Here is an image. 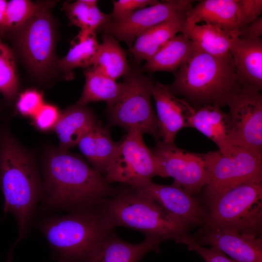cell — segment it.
I'll use <instances>...</instances> for the list:
<instances>
[{
  "instance_id": "obj_1",
  "label": "cell",
  "mask_w": 262,
  "mask_h": 262,
  "mask_svg": "<svg viewBox=\"0 0 262 262\" xmlns=\"http://www.w3.org/2000/svg\"><path fill=\"white\" fill-rule=\"evenodd\" d=\"M43 176L40 202L48 210L70 212L86 207L103 201L120 189L107 183L81 157L61 149L49 153Z\"/></svg>"
},
{
  "instance_id": "obj_2",
  "label": "cell",
  "mask_w": 262,
  "mask_h": 262,
  "mask_svg": "<svg viewBox=\"0 0 262 262\" xmlns=\"http://www.w3.org/2000/svg\"><path fill=\"white\" fill-rule=\"evenodd\" d=\"M0 186L4 196V217L13 214L18 237L28 233L38 203L42 183L33 159L5 131L0 133Z\"/></svg>"
},
{
  "instance_id": "obj_3",
  "label": "cell",
  "mask_w": 262,
  "mask_h": 262,
  "mask_svg": "<svg viewBox=\"0 0 262 262\" xmlns=\"http://www.w3.org/2000/svg\"><path fill=\"white\" fill-rule=\"evenodd\" d=\"M69 212L44 219L38 228L59 262H89L114 228L103 201Z\"/></svg>"
},
{
  "instance_id": "obj_4",
  "label": "cell",
  "mask_w": 262,
  "mask_h": 262,
  "mask_svg": "<svg viewBox=\"0 0 262 262\" xmlns=\"http://www.w3.org/2000/svg\"><path fill=\"white\" fill-rule=\"evenodd\" d=\"M174 75L170 89L194 107L226 106L228 98L241 85L231 56H213L193 46Z\"/></svg>"
},
{
  "instance_id": "obj_5",
  "label": "cell",
  "mask_w": 262,
  "mask_h": 262,
  "mask_svg": "<svg viewBox=\"0 0 262 262\" xmlns=\"http://www.w3.org/2000/svg\"><path fill=\"white\" fill-rule=\"evenodd\" d=\"M103 204L114 228L136 230L161 242L173 240L180 244L191 230L158 204L130 187L120 189L104 200Z\"/></svg>"
},
{
  "instance_id": "obj_6",
  "label": "cell",
  "mask_w": 262,
  "mask_h": 262,
  "mask_svg": "<svg viewBox=\"0 0 262 262\" xmlns=\"http://www.w3.org/2000/svg\"><path fill=\"white\" fill-rule=\"evenodd\" d=\"M206 208L203 225L262 237V174L227 191Z\"/></svg>"
},
{
  "instance_id": "obj_7",
  "label": "cell",
  "mask_w": 262,
  "mask_h": 262,
  "mask_svg": "<svg viewBox=\"0 0 262 262\" xmlns=\"http://www.w3.org/2000/svg\"><path fill=\"white\" fill-rule=\"evenodd\" d=\"M123 79L124 89L121 95L107 105L109 124L120 126L127 132L148 133L156 142L160 141L157 119L151 103L154 84L152 78L144 75L141 68L133 65Z\"/></svg>"
},
{
  "instance_id": "obj_8",
  "label": "cell",
  "mask_w": 262,
  "mask_h": 262,
  "mask_svg": "<svg viewBox=\"0 0 262 262\" xmlns=\"http://www.w3.org/2000/svg\"><path fill=\"white\" fill-rule=\"evenodd\" d=\"M156 142L150 149L156 162L157 176L173 178L174 184L192 196L199 194L208 182L210 169L218 150L197 153L181 149L174 143Z\"/></svg>"
},
{
  "instance_id": "obj_9",
  "label": "cell",
  "mask_w": 262,
  "mask_h": 262,
  "mask_svg": "<svg viewBox=\"0 0 262 262\" xmlns=\"http://www.w3.org/2000/svg\"><path fill=\"white\" fill-rule=\"evenodd\" d=\"M143 135L136 131H129L118 142L104 175L107 183L118 182L136 189L157 176L156 160Z\"/></svg>"
},
{
  "instance_id": "obj_10",
  "label": "cell",
  "mask_w": 262,
  "mask_h": 262,
  "mask_svg": "<svg viewBox=\"0 0 262 262\" xmlns=\"http://www.w3.org/2000/svg\"><path fill=\"white\" fill-rule=\"evenodd\" d=\"M229 111V140L234 146L262 156V95L241 85L226 102Z\"/></svg>"
},
{
  "instance_id": "obj_11",
  "label": "cell",
  "mask_w": 262,
  "mask_h": 262,
  "mask_svg": "<svg viewBox=\"0 0 262 262\" xmlns=\"http://www.w3.org/2000/svg\"><path fill=\"white\" fill-rule=\"evenodd\" d=\"M260 174H262V156L237 147L226 154L218 150L210 169L208 182L202 190L204 205L206 207L227 191Z\"/></svg>"
},
{
  "instance_id": "obj_12",
  "label": "cell",
  "mask_w": 262,
  "mask_h": 262,
  "mask_svg": "<svg viewBox=\"0 0 262 262\" xmlns=\"http://www.w3.org/2000/svg\"><path fill=\"white\" fill-rule=\"evenodd\" d=\"M47 4H39L33 16L18 31L19 49L30 68L43 76L54 62V32Z\"/></svg>"
},
{
  "instance_id": "obj_13",
  "label": "cell",
  "mask_w": 262,
  "mask_h": 262,
  "mask_svg": "<svg viewBox=\"0 0 262 262\" xmlns=\"http://www.w3.org/2000/svg\"><path fill=\"white\" fill-rule=\"evenodd\" d=\"M262 12V0H201L187 12L183 30L205 22L224 30L240 31Z\"/></svg>"
},
{
  "instance_id": "obj_14",
  "label": "cell",
  "mask_w": 262,
  "mask_h": 262,
  "mask_svg": "<svg viewBox=\"0 0 262 262\" xmlns=\"http://www.w3.org/2000/svg\"><path fill=\"white\" fill-rule=\"evenodd\" d=\"M193 2L191 0L159 1L138 10L123 19L110 21L100 27L98 31L124 42L130 49L141 33L178 13L188 11L194 6Z\"/></svg>"
},
{
  "instance_id": "obj_15",
  "label": "cell",
  "mask_w": 262,
  "mask_h": 262,
  "mask_svg": "<svg viewBox=\"0 0 262 262\" xmlns=\"http://www.w3.org/2000/svg\"><path fill=\"white\" fill-rule=\"evenodd\" d=\"M135 189L158 204L191 229L204 223L206 206L180 186L174 183L162 185L150 181Z\"/></svg>"
},
{
  "instance_id": "obj_16",
  "label": "cell",
  "mask_w": 262,
  "mask_h": 262,
  "mask_svg": "<svg viewBox=\"0 0 262 262\" xmlns=\"http://www.w3.org/2000/svg\"><path fill=\"white\" fill-rule=\"evenodd\" d=\"M191 236L199 245L218 249L235 262H262V237L205 225Z\"/></svg>"
},
{
  "instance_id": "obj_17",
  "label": "cell",
  "mask_w": 262,
  "mask_h": 262,
  "mask_svg": "<svg viewBox=\"0 0 262 262\" xmlns=\"http://www.w3.org/2000/svg\"><path fill=\"white\" fill-rule=\"evenodd\" d=\"M157 111V119L161 138L166 143H173L177 133L189 127L188 121L193 107L184 98H178L169 85L158 82L152 90Z\"/></svg>"
},
{
  "instance_id": "obj_18",
  "label": "cell",
  "mask_w": 262,
  "mask_h": 262,
  "mask_svg": "<svg viewBox=\"0 0 262 262\" xmlns=\"http://www.w3.org/2000/svg\"><path fill=\"white\" fill-rule=\"evenodd\" d=\"M235 73L241 85L262 89V38H233L230 47Z\"/></svg>"
},
{
  "instance_id": "obj_19",
  "label": "cell",
  "mask_w": 262,
  "mask_h": 262,
  "mask_svg": "<svg viewBox=\"0 0 262 262\" xmlns=\"http://www.w3.org/2000/svg\"><path fill=\"white\" fill-rule=\"evenodd\" d=\"M188 124L189 127L197 130L213 142L222 154L229 153L236 147L229 140L228 113L220 107L212 105L193 107Z\"/></svg>"
},
{
  "instance_id": "obj_20",
  "label": "cell",
  "mask_w": 262,
  "mask_h": 262,
  "mask_svg": "<svg viewBox=\"0 0 262 262\" xmlns=\"http://www.w3.org/2000/svg\"><path fill=\"white\" fill-rule=\"evenodd\" d=\"M188 11L178 13L141 33L135 39L130 52L137 64L150 59L167 42L184 27Z\"/></svg>"
},
{
  "instance_id": "obj_21",
  "label": "cell",
  "mask_w": 262,
  "mask_h": 262,
  "mask_svg": "<svg viewBox=\"0 0 262 262\" xmlns=\"http://www.w3.org/2000/svg\"><path fill=\"white\" fill-rule=\"evenodd\" d=\"M162 242L145 237L139 244H131L119 238L111 231L103 239L89 262H138L146 254L159 251Z\"/></svg>"
},
{
  "instance_id": "obj_22",
  "label": "cell",
  "mask_w": 262,
  "mask_h": 262,
  "mask_svg": "<svg viewBox=\"0 0 262 262\" xmlns=\"http://www.w3.org/2000/svg\"><path fill=\"white\" fill-rule=\"evenodd\" d=\"M98 123L93 112L85 106L76 104L69 107L60 115L54 127L60 149L66 151L78 145L84 134Z\"/></svg>"
},
{
  "instance_id": "obj_23",
  "label": "cell",
  "mask_w": 262,
  "mask_h": 262,
  "mask_svg": "<svg viewBox=\"0 0 262 262\" xmlns=\"http://www.w3.org/2000/svg\"><path fill=\"white\" fill-rule=\"evenodd\" d=\"M117 144L112 140L109 130L98 123L84 134L78 145L92 167L104 177Z\"/></svg>"
},
{
  "instance_id": "obj_24",
  "label": "cell",
  "mask_w": 262,
  "mask_h": 262,
  "mask_svg": "<svg viewBox=\"0 0 262 262\" xmlns=\"http://www.w3.org/2000/svg\"><path fill=\"white\" fill-rule=\"evenodd\" d=\"M181 33L192 41L195 48L213 56L227 57L231 56L230 44L240 31H228L205 23L196 24Z\"/></svg>"
},
{
  "instance_id": "obj_25",
  "label": "cell",
  "mask_w": 262,
  "mask_h": 262,
  "mask_svg": "<svg viewBox=\"0 0 262 262\" xmlns=\"http://www.w3.org/2000/svg\"><path fill=\"white\" fill-rule=\"evenodd\" d=\"M192 41L180 33L161 48L141 68L152 73L165 71L175 74L190 53Z\"/></svg>"
},
{
  "instance_id": "obj_26",
  "label": "cell",
  "mask_w": 262,
  "mask_h": 262,
  "mask_svg": "<svg viewBox=\"0 0 262 262\" xmlns=\"http://www.w3.org/2000/svg\"><path fill=\"white\" fill-rule=\"evenodd\" d=\"M99 45L95 32L80 30L67 54L58 61L59 67L68 79L72 78L74 68L93 66Z\"/></svg>"
},
{
  "instance_id": "obj_27",
  "label": "cell",
  "mask_w": 262,
  "mask_h": 262,
  "mask_svg": "<svg viewBox=\"0 0 262 262\" xmlns=\"http://www.w3.org/2000/svg\"><path fill=\"white\" fill-rule=\"evenodd\" d=\"M102 42L99 45L92 68L116 81L125 75L130 65L125 50L113 36L102 33Z\"/></svg>"
},
{
  "instance_id": "obj_28",
  "label": "cell",
  "mask_w": 262,
  "mask_h": 262,
  "mask_svg": "<svg viewBox=\"0 0 262 262\" xmlns=\"http://www.w3.org/2000/svg\"><path fill=\"white\" fill-rule=\"evenodd\" d=\"M85 82L82 94L77 104L85 106L93 101H103L110 104L121 95L124 89L123 82L103 75L92 67L84 72Z\"/></svg>"
},
{
  "instance_id": "obj_29",
  "label": "cell",
  "mask_w": 262,
  "mask_h": 262,
  "mask_svg": "<svg viewBox=\"0 0 262 262\" xmlns=\"http://www.w3.org/2000/svg\"><path fill=\"white\" fill-rule=\"evenodd\" d=\"M97 0H78L74 2H66L63 9L70 24L95 32L102 25L111 21L110 14L102 12L98 8Z\"/></svg>"
},
{
  "instance_id": "obj_30",
  "label": "cell",
  "mask_w": 262,
  "mask_h": 262,
  "mask_svg": "<svg viewBox=\"0 0 262 262\" xmlns=\"http://www.w3.org/2000/svg\"><path fill=\"white\" fill-rule=\"evenodd\" d=\"M38 5L28 0H12L7 2L0 24V35L17 31L33 16Z\"/></svg>"
},
{
  "instance_id": "obj_31",
  "label": "cell",
  "mask_w": 262,
  "mask_h": 262,
  "mask_svg": "<svg viewBox=\"0 0 262 262\" xmlns=\"http://www.w3.org/2000/svg\"><path fill=\"white\" fill-rule=\"evenodd\" d=\"M17 72L13 53L0 38V92L7 98L16 94Z\"/></svg>"
},
{
  "instance_id": "obj_32",
  "label": "cell",
  "mask_w": 262,
  "mask_h": 262,
  "mask_svg": "<svg viewBox=\"0 0 262 262\" xmlns=\"http://www.w3.org/2000/svg\"><path fill=\"white\" fill-rule=\"evenodd\" d=\"M158 2L156 0H113V11L110 14L111 21L120 20L138 10L155 4Z\"/></svg>"
},
{
  "instance_id": "obj_33",
  "label": "cell",
  "mask_w": 262,
  "mask_h": 262,
  "mask_svg": "<svg viewBox=\"0 0 262 262\" xmlns=\"http://www.w3.org/2000/svg\"><path fill=\"white\" fill-rule=\"evenodd\" d=\"M180 244L186 245L189 250L196 253L205 262H235L218 249L213 247L209 248L202 247L190 234L184 236Z\"/></svg>"
},
{
  "instance_id": "obj_34",
  "label": "cell",
  "mask_w": 262,
  "mask_h": 262,
  "mask_svg": "<svg viewBox=\"0 0 262 262\" xmlns=\"http://www.w3.org/2000/svg\"><path fill=\"white\" fill-rule=\"evenodd\" d=\"M43 104L41 94L36 91L29 90L20 95L17 108L22 115L33 116Z\"/></svg>"
},
{
  "instance_id": "obj_35",
  "label": "cell",
  "mask_w": 262,
  "mask_h": 262,
  "mask_svg": "<svg viewBox=\"0 0 262 262\" xmlns=\"http://www.w3.org/2000/svg\"><path fill=\"white\" fill-rule=\"evenodd\" d=\"M60 115L55 106L43 104L33 116L36 126L42 130L54 127Z\"/></svg>"
},
{
  "instance_id": "obj_36",
  "label": "cell",
  "mask_w": 262,
  "mask_h": 262,
  "mask_svg": "<svg viewBox=\"0 0 262 262\" xmlns=\"http://www.w3.org/2000/svg\"><path fill=\"white\" fill-rule=\"evenodd\" d=\"M262 36V17H258L240 31L238 37L242 40H251Z\"/></svg>"
},
{
  "instance_id": "obj_37",
  "label": "cell",
  "mask_w": 262,
  "mask_h": 262,
  "mask_svg": "<svg viewBox=\"0 0 262 262\" xmlns=\"http://www.w3.org/2000/svg\"><path fill=\"white\" fill-rule=\"evenodd\" d=\"M7 2L0 0V24L1 23L6 10Z\"/></svg>"
}]
</instances>
